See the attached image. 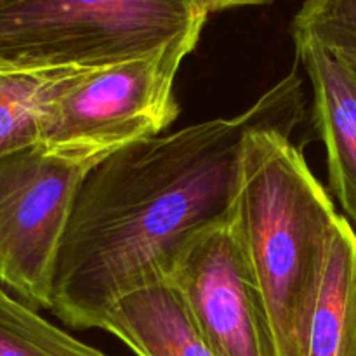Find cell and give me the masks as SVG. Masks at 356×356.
<instances>
[{"instance_id":"cell-1","label":"cell","mask_w":356,"mask_h":356,"mask_svg":"<svg viewBox=\"0 0 356 356\" xmlns=\"http://www.w3.org/2000/svg\"><path fill=\"white\" fill-rule=\"evenodd\" d=\"M302 110V80L292 72L242 113L163 132L101 160L73 202L51 313L72 329L101 330L122 296L165 278L184 238L232 214L247 132L296 129Z\"/></svg>"},{"instance_id":"cell-2","label":"cell","mask_w":356,"mask_h":356,"mask_svg":"<svg viewBox=\"0 0 356 356\" xmlns=\"http://www.w3.org/2000/svg\"><path fill=\"white\" fill-rule=\"evenodd\" d=\"M292 131L264 125L247 132L233 204L278 356H306L341 216L291 141Z\"/></svg>"},{"instance_id":"cell-3","label":"cell","mask_w":356,"mask_h":356,"mask_svg":"<svg viewBox=\"0 0 356 356\" xmlns=\"http://www.w3.org/2000/svg\"><path fill=\"white\" fill-rule=\"evenodd\" d=\"M205 0H0V65L96 70L197 47Z\"/></svg>"},{"instance_id":"cell-4","label":"cell","mask_w":356,"mask_h":356,"mask_svg":"<svg viewBox=\"0 0 356 356\" xmlns=\"http://www.w3.org/2000/svg\"><path fill=\"white\" fill-rule=\"evenodd\" d=\"M193 51L172 45L118 65L70 72L45 108L38 143L52 152L106 159L163 134L179 115L174 83Z\"/></svg>"},{"instance_id":"cell-5","label":"cell","mask_w":356,"mask_h":356,"mask_svg":"<svg viewBox=\"0 0 356 356\" xmlns=\"http://www.w3.org/2000/svg\"><path fill=\"white\" fill-rule=\"evenodd\" d=\"M101 160L52 152L40 143L0 156V287L38 312H51L73 202Z\"/></svg>"},{"instance_id":"cell-6","label":"cell","mask_w":356,"mask_h":356,"mask_svg":"<svg viewBox=\"0 0 356 356\" xmlns=\"http://www.w3.org/2000/svg\"><path fill=\"white\" fill-rule=\"evenodd\" d=\"M165 278L216 356H278L233 211L184 238Z\"/></svg>"},{"instance_id":"cell-7","label":"cell","mask_w":356,"mask_h":356,"mask_svg":"<svg viewBox=\"0 0 356 356\" xmlns=\"http://www.w3.org/2000/svg\"><path fill=\"white\" fill-rule=\"evenodd\" d=\"M313 90V122L325 146L334 197L356 226V65L312 40H294Z\"/></svg>"},{"instance_id":"cell-8","label":"cell","mask_w":356,"mask_h":356,"mask_svg":"<svg viewBox=\"0 0 356 356\" xmlns=\"http://www.w3.org/2000/svg\"><path fill=\"white\" fill-rule=\"evenodd\" d=\"M101 330L136 356H216L167 278L122 296L106 313Z\"/></svg>"},{"instance_id":"cell-9","label":"cell","mask_w":356,"mask_h":356,"mask_svg":"<svg viewBox=\"0 0 356 356\" xmlns=\"http://www.w3.org/2000/svg\"><path fill=\"white\" fill-rule=\"evenodd\" d=\"M306 356H356V232L337 219Z\"/></svg>"},{"instance_id":"cell-10","label":"cell","mask_w":356,"mask_h":356,"mask_svg":"<svg viewBox=\"0 0 356 356\" xmlns=\"http://www.w3.org/2000/svg\"><path fill=\"white\" fill-rule=\"evenodd\" d=\"M75 70L0 65V156L38 143L45 108L58 83Z\"/></svg>"},{"instance_id":"cell-11","label":"cell","mask_w":356,"mask_h":356,"mask_svg":"<svg viewBox=\"0 0 356 356\" xmlns=\"http://www.w3.org/2000/svg\"><path fill=\"white\" fill-rule=\"evenodd\" d=\"M0 356H110L0 287Z\"/></svg>"},{"instance_id":"cell-12","label":"cell","mask_w":356,"mask_h":356,"mask_svg":"<svg viewBox=\"0 0 356 356\" xmlns=\"http://www.w3.org/2000/svg\"><path fill=\"white\" fill-rule=\"evenodd\" d=\"M291 31L356 65V0H305Z\"/></svg>"},{"instance_id":"cell-13","label":"cell","mask_w":356,"mask_h":356,"mask_svg":"<svg viewBox=\"0 0 356 356\" xmlns=\"http://www.w3.org/2000/svg\"><path fill=\"white\" fill-rule=\"evenodd\" d=\"M209 6V10H226L233 7H245V6H261L268 3L271 0H205Z\"/></svg>"}]
</instances>
